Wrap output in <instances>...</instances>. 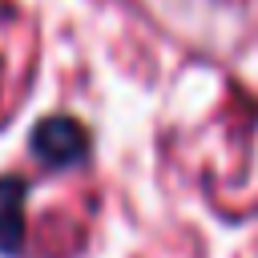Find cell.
<instances>
[{"mask_svg":"<svg viewBox=\"0 0 258 258\" xmlns=\"http://www.w3.org/2000/svg\"><path fill=\"white\" fill-rule=\"evenodd\" d=\"M32 153L44 165H77L89 157V133L77 117H64V113L40 117L32 129Z\"/></svg>","mask_w":258,"mask_h":258,"instance_id":"cell-1","label":"cell"},{"mask_svg":"<svg viewBox=\"0 0 258 258\" xmlns=\"http://www.w3.org/2000/svg\"><path fill=\"white\" fill-rule=\"evenodd\" d=\"M24 177L0 173V254H16L24 242Z\"/></svg>","mask_w":258,"mask_h":258,"instance_id":"cell-2","label":"cell"}]
</instances>
